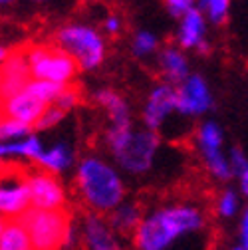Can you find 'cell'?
I'll return each mask as SVG.
<instances>
[{"mask_svg": "<svg viewBox=\"0 0 248 250\" xmlns=\"http://www.w3.org/2000/svg\"><path fill=\"white\" fill-rule=\"evenodd\" d=\"M83 240L89 250H119L109 221L100 212L87 214L83 223Z\"/></svg>", "mask_w": 248, "mask_h": 250, "instance_id": "cell-14", "label": "cell"}, {"mask_svg": "<svg viewBox=\"0 0 248 250\" xmlns=\"http://www.w3.org/2000/svg\"><path fill=\"white\" fill-rule=\"evenodd\" d=\"M6 153H20V155H28V157H38L42 153L40 141L36 137H30L24 143H14V145H0V155H6Z\"/></svg>", "mask_w": 248, "mask_h": 250, "instance_id": "cell-24", "label": "cell"}, {"mask_svg": "<svg viewBox=\"0 0 248 250\" xmlns=\"http://www.w3.org/2000/svg\"><path fill=\"white\" fill-rule=\"evenodd\" d=\"M30 78V70L24 58V50H10L4 64L0 66V100H6L14 93L22 91Z\"/></svg>", "mask_w": 248, "mask_h": 250, "instance_id": "cell-12", "label": "cell"}, {"mask_svg": "<svg viewBox=\"0 0 248 250\" xmlns=\"http://www.w3.org/2000/svg\"><path fill=\"white\" fill-rule=\"evenodd\" d=\"M28 193L30 205L42 210H56L64 208L66 195L62 189V183L56 179L54 173L44 169H30L28 171Z\"/></svg>", "mask_w": 248, "mask_h": 250, "instance_id": "cell-8", "label": "cell"}, {"mask_svg": "<svg viewBox=\"0 0 248 250\" xmlns=\"http://www.w3.org/2000/svg\"><path fill=\"white\" fill-rule=\"evenodd\" d=\"M16 0H0V8H6V6H10V4H14Z\"/></svg>", "mask_w": 248, "mask_h": 250, "instance_id": "cell-33", "label": "cell"}, {"mask_svg": "<svg viewBox=\"0 0 248 250\" xmlns=\"http://www.w3.org/2000/svg\"><path fill=\"white\" fill-rule=\"evenodd\" d=\"M28 129H30L28 125H24L20 121L0 117V137H2V139L14 137V135H24V133H28Z\"/></svg>", "mask_w": 248, "mask_h": 250, "instance_id": "cell-27", "label": "cell"}, {"mask_svg": "<svg viewBox=\"0 0 248 250\" xmlns=\"http://www.w3.org/2000/svg\"><path fill=\"white\" fill-rule=\"evenodd\" d=\"M175 109H177V89H175V85L163 82L159 85H155L153 91L149 93V100H147L145 111H143V119L147 123V127L153 131V129H157L165 121V117L169 113H173Z\"/></svg>", "mask_w": 248, "mask_h": 250, "instance_id": "cell-13", "label": "cell"}, {"mask_svg": "<svg viewBox=\"0 0 248 250\" xmlns=\"http://www.w3.org/2000/svg\"><path fill=\"white\" fill-rule=\"evenodd\" d=\"M28 171L20 163H0V214L16 218L30 207Z\"/></svg>", "mask_w": 248, "mask_h": 250, "instance_id": "cell-7", "label": "cell"}, {"mask_svg": "<svg viewBox=\"0 0 248 250\" xmlns=\"http://www.w3.org/2000/svg\"><path fill=\"white\" fill-rule=\"evenodd\" d=\"M232 0H197V8L205 14L207 22L221 26L228 20Z\"/></svg>", "mask_w": 248, "mask_h": 250, "instance_id": "cell-20", "label": "cell"}, {"mask_svg": "<svg viewBox=\"0 0 248 250\" xmlns=\"http://www.w3.org/2000/svg\"><path fill=\"white\" fill-rule=\"evenodd\" d=\"M66 115V111L62 109V107H58L56 104H48L46 105V109H44V113L40 115V119L36 121V127L38 129H46V127H52V125H56L62 117Z\"/></svg>", "mask_w": 248, "mask_h": 250, "instance_id": "cell-25", "label": "cell"}, {"mask_svg": "<svg viewBox=\"0 0 248 250\" xmlns=\"http://www.w3.org/2000/svg\"><path fill=\"white\" fill-rule=\"evenodd\" d=\"M234 250H246V246H242V244H240V246H236Z\"/></svg>", "mask_w": 248, "mask_h": 250, "instance_id": "cell-35", "label": "cell"}, {"mask_svg": "<svg viewBox=\"0 0 248 250\" xmlns=\"http://www.w3.org/2000/svg\"><path fill=\"white\" fill-rule=\"evenodd\" d=\"M78 191L82 195V201L100 214L119 207L123 195H125L117 173L107 163L96 157H87L80 163Z\"/></svg>", "mask_w": 248, "mask_h": 250, "instance_id": "cell-2", "label": "cell"}, {"mask_svg": "<svg viewBox=\"0 0 248 250\" xmlns=\"http://www.w3.org/2000/svg\"><path fill=\"white\" fill-rule=\"evenodd\" d=\"M32 2H48V0H32Z\"/></svg>", "mask_w": 248, "mask_h": 250, "instance_id": "cell-36", "label": "cell"}, {"mask_svg": "<svg viewBox=\"0 0 248 250\" xmlns=\"http://www.w3.org/2000/svg\"><path fill=\"white\" fill-rule=\"evenodd\" d=\"M135 250H210L212 230L203 201H169L141 216Z\"/></svg>", "mask_w": 248, "mask_h": 250, "instance_id": "cell-1", "label": "cell"}, {"mask_svg": "<svg viewBox=\"0 0 248 250\" xmlns=\"http://www.w3.org/2000/svg\"><path fill=\"white\" fill-rule=\"evenodd\" d=\"M48 104H44L42 100H38L36 96H32L26 87L14 96L2 100V109H0V115L4 119H14L20 121L24 125H36V121L40 119V115L44 113Z\"/></svg>", "mask_w": 248, "mask_h": 250, "instance_id": "cell-11", "label": "cell"}, {"mask_svg": "<svg viewBox=\"0 0 248 250\" xmlns=\"http://www.w3.org/2000/svg\"><path fill=\"white\" fill-rule=\"evenodd\" d=\"M26 229L32 250H62L72 240V214L66 208H26L18 216Z\"/></svg>", "mask_w": 248, "mask_h": 250, "instance_id": "cell-3", "label": "cell"}, {"mask_svg": "<svg viewBox=\"0 0 248 250\" xmlns=\"http://www.w3.org/2000/svg\"><path fill=\"white\" fill-rule=\"evenodd\" d=\"M98 104L102 107L107 109L109 119H111V129H125L131 127V115H129V107L125 104L117 91L113 89H100L96 96Z\"/></svg>", "mask_w": 248, "mask_h": 250, "instance_id": "cell-16", "label": "cell"}, {"mask_svg": "<svg viewBox=\"0 0 248 250\" xmlns=\"http://www.w3.org/2000/svg\"><path fill=\"white\" fill-rule=\"evenodd\" d=\"M70 159H72V155L68 151V147L64 145H56L54 149H50L48 153H40L38 157H36V163L40 169L48 171V173H58L62 169H66L70 165Z\"/></svg>", "mask_w": 248, "mask_h": 250, "instance_id": "cell-19", "label": "cell"}, {"mask_svg": "<svg viewBox=\"0 0 248 250\" xmlns=\"http://www.w3.org/2000/svg\"><path fill=\"white\" fill-rule=\"evenodd\" d=\"M223 133L214 123H205L199 129V145L201 149H221Z\"/></svg>", "mask_w": 248, "mask_h": 250, "instance_id": "cell-23", "label": "cell"}, {"mask_svg": "<svg viewBox=\"0 0 248 250\" xmlns=\"http://www.w3.org/2000/svg\"><path fill=\"white\" fill-rule=\"evenodd\" d=\"M232 167H234V171H236L238 175L244 173V171H248L246 159H244V155L240 153V149H234V151H232Z\"/></svg>", "mask_w": 248, "mask_h": 250, "instance_id": "cell-30", "label": "cell"}, {"mask_svg": "<svg viewBox=\"0 0 248 250\" xmlns=\"http://www.w3.org/2000/svg\"><path fill=\"white\" fill-rule=\"evenodd\" d=\"M163 4L173 18H181L193 8H197V0H163Z\"/></svg>", "mask_w": 248, "mask_h": 250, "instance_id": "cell-26", "label": "cell"}, {"mask_svg": "<svg viewBox=\"0 0 248 250\" xmlns=\"http://www.w3.org/2000/svg\"><path fill=\"white\" fill-rule=\"evenodd\" d=\"M66 85H60V83H52V82H44V80H30L26 89L36 96L38 100H42L44 104H52Z\"/></svg>", "mask_w": 248, "mask_h": 250, "instance_id": "cell-22", "label": "cell"}, {"mask_svg": "<svg viewBox=\"0 0 248 250\" xmlns=\"http://www.w3.org/2000/svg\"><path fill=\"white\" fill-rule=\"evenodd\" d=\"M159 68L167 83H181L189 76V60L185 52L177 46H165L159 52Z\"/></svg>", "mask_w": 248, "mask_h": 250, "instance_id": "cell-15", "label": "cell"}, {"mask_svg": "<svg viewBox=\"0 0 248 250\" xmlns=\"http://www.w3.org/2000/svg\"><path fill=\"white\" fill-rule=\"evenodd\" d=\"M212 104L207 82L201 76H187L177 87V111L185 115H199Z\"/></svg>", "mask_w": 248, "mask_h": 250, "instance_id": "cell-10", "label": "cell"}, {"mask_svg": "<svg viewBox=\"0 0 248 250\" xmlns=\"http://www.w3.org/2000/svg\"><path fill=\"white\" fill-rule=\"evenodd\" d=\"M141 216H143V205L141 203L123 205L113 212V216L109 218V225L119 234L127 236V234H133V230L137 229V225L141 221Z\"/></svg>", "mask_w": 248, "mask_h": 250, "instance_id": "cell-17", "label": "cell"}, {"mask_svg": "<svg viewBox=\"0 0 248 250\" xmlns=\"http://www.w3.org/2000/svg\"><path fill=\"white\" fill-rule=\"evenodd\" d=\"M236 207H238V199L232 191H227L223 193V197L219 199V212L223 216H232L236 212Z\"/></svg>", "mask_w": 248, "mask_h": 250, "instance_id": "cell-28", "label": "cell"}, {"mask_svg": "<svg viewBox=\"0 0 248 250\" xmlns=\"http://www.w3.org/2000/svg\"><path fill=\"white\" fill-rule=\"evenodd\" d=\"M240 244L248 248V214L246 212L240 218Z\"/></svg>", "mask_w": 248, "mask_h": 250, "instance_id": "cell-31", "label": "cell"}, {"mask_svg": "<svg viewBox=\"0 0 248 250\" xmlns=\"http://www.w3.org/2000/svg\"><path fill=\"white\" fill-rule=\"evenodd\" d=\"M0 109H2V100H0Z\"/></svg>", "mask_w": 248, "mask_h": 250, "instance_id": "cell-37", "label": "cell"}, {"mask_svg": "<svg viewBox=\"0 0 248 250\" xmlns=\"http://www.w3.org/2000/svg\"><path fill=\"white\" fill-rule=\"evenodd\" d=\"M62 52H66L80 70H96L105 60V38L96 26L83 22H70L56 32L54 42Z\"/></svg>", "mask_w": 248, "mask_h": 250, "instance_id": "cell-4", "label": "cell"}, {"mask_svg": "<svg viewBox=\"0 0 248 250\" xmlns=\"http://www.w3.org/2000/svg\"><path fill=\"white\" fill-rule=\"evenodd\" d=\"M4 223H6V218H4L2 214H0V230H2V229H4Z\"/></svg>", "mask_w": 248, "mask_h": 250, "instance_id": "cell-34", "label": "cell"}, {"mask_svg": "<svg viewBox=\"0 0 248 250\" xmlns=\"http://www.w3.org/2000/svg\"><path fill=\"white\" fill-rule=\"evenodd\" d=\"M0 250H32L28 232L18 218H6L4 229L0 230Z\"/></svg>", "mask_w": 248, "mask_h": 250, "instance_id": "cell-18", "label": "cell"}, {"mask_svg": "<svg viewBox=\"0 0 248 250\" xmlns=\"http://www.w3.org/2000/svg\"><path fill=\"white\" fill-rule=\"evenodd\" d=\"M8 54H10V50H8L6 46H2V44H0V66L4 64V60L8 58Z\"/></svg>", "mask_w": 248, "mask_h": 250, "instance_id": "cell-32", "label": "cell"}, {"mask_svg": "<svg viewBox=\"0 0 248 250\" xmlns=\"http://www.w3.org/2000/svg\"><path fill=\"white\" fill-rule=\"evenodd\" d=\"M131 50L137 58H147L159 50V38L155 36L151 30H139V32L133 36Z\"/></svg>", "mask_w": 248, "mask_h": 250, "instance_id": "cell-21", "label": "cell"}, {"mask_svg": "<svg viewBox=\"0 0 248 250\" xmlns=\"http://www.w3.org/2000/svg\"><path fill=\"white\" fill-rule=\"evenodd\" d=\"M102 28H103L105 34L117 36V34H121V30H123V18H121L119 14H107V16L103 18Z\"/></svg>", "mask_w": 248, "mask_h": 250, "instance_id": "cell-29", "label": "cell"}, {"mask_svg": "<svg viewBox=\"0 0 248 250\" xmlns=\"http://www.w3.org/2000/svg\"><path fill=\"white\" fill-rule=\"evenodd\" d=\"M107 141L111 145L115 159L129 173L147 171L153 163L155 151L159 147V137L151 129H141V131H133L131 127L109 129Z\"/></svg>", "mask_w": 248, "mask_h": 250, "instance_id": "cell-5", "label": "cell"}, {"mask_svg": "<svg viewBox=\"0 0 248 250\" xmlns=\"http://www.w3.org/2000/svg\"><path fill=\"white\" fill-rule=\"evenodd\" d=\"M207 18L199 8H193L185 16L179 18V28L175 34V46L181 50H197L207 54L210 50L207 42Z\"/></svg>", "mask_w": 248, "mask_h": 250, "instance_id": "cell-9", "label": "cell"}, {"mask_svg": "<svg viewBox=\"0 0 248 250\" xmlns=\"http://www.w3.org/2000/svg\"><path fill=\"white\" fill-rule=\"evenodd\" d=\"M22 50L32 80H44L60 85L74 83L80 68L56 44H30Z\"/></svg>", "mask_w": 248, "mask_h": 250, "instance_id": "cell-6", "label": "cell"}]
</instances>
